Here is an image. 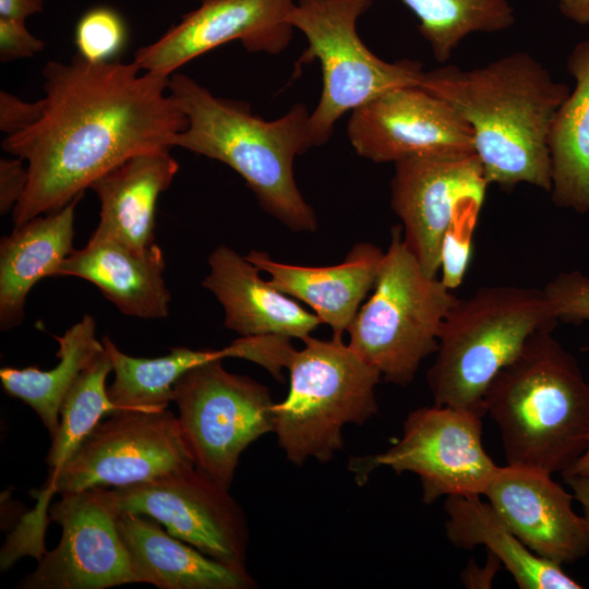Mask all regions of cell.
<instances>
[{"instance_id": "obj_1", "label": "cell", "mask_w": 589, "mask_h": 589, "mask_svg": "<svg viewBox=\"0 0 589 589\" xmlns=\"http://www.w3.org/2000/svg\"><path fill=\"white\" fill-rule=\"evenodd\" d=\"M38 119L5 135L2 148L27 163L28 183L12 211L14 227L61 209L130 157L169 152L187 119L169 77L134 62L46 64Z\"/></svg>"}, {"instance_id": "obj_2", "label": "cell", "mask_w": 589, "mask_h": 589, "mask_svg": "<svg viewBox=\"0 0 589 589\" xmlns=\"http://www.w3.org/2000/svg\"><path fill=\"white\" fill-rule=\"evenodd\" d=\"M420 87L449 104L470 125L489 184L528 183L550 192L548 136L570 93L527 51L470 70L446 65L423 72Z\"/></svg>"}, {"instance_id": "obj_3", "label": "cell", "mask_w": 589, "mask_h": 589, "mask_svg": "<svg viewBox=\"0 0 589 589\" xmlns=\"http://www.w3.org/2000/svg\"><path fill=\"white\" fill-rule=\"evenodd\" d=\"M168 88L187 119L175 146L228 165L244 179L260 206L290 230L316 229L315 214L293 175L296 156L309 149L310 112L303 104L266 121L247 104L216 97L185 74H172Z\"/></svg>"}, {"instance_id": "obj_4", "label": "cell", "mask_w": 589, "mask_h": 589, "mask_svg": "<svg viewBox=\"0 0 589 589\" xmlns=\"http://www.w3.org/2000/svg\"><path fill=\"white\" fill-rule=\"evenodd\" d=\"M484 409L508 465L563 476L588 446L589 383L550 329L534 333L497 373Z\"/></svg>"}, {"instance_id": "obj_5", "label": "cell", "mask_w": 589, "mask_h": 589, "mask_svg": "<svg viewBox=\"0 0 589 589\" xmlns=\"http://www.w3.org/2000/svg\"><path fill=\"white\" fill-rule=\"evenodd\" d=\"M557 322L543 289L491 286L457 299L428 371L434 405L484 416V396L493 378L534 333L553 330Z\"/></svg>"}, {"instance_id": "obj_6", "label": "cell", "mask_w": 589, "mask_h": 589, "mask_svg": "<svg viewBox=\"0 0 589 589\" xmlns=\"http://www.w3.org/2000/svg\"><path fill=\"white\" fill-rule=\"evenodd\" d=\"M288 363L289 389L274 404V431L293 465L309 458L329 461L344 447L342 428L364 424L377 412L375 387L381 373L342 336L322 340L311 335Z\"/></svg>"}, {"instance_id": "obj_7", "label": "cell", "mask_w": 589, "mask_h": 589, "mask_svg": "<svg viewBox=\"0 0 589 589\" xmlns=\"http://www.w3.org/2000/svg\"><path fill=\"white\" fill-rule=\"evenodd\" d=\"M369 300L348 327V345L395 385L411 383L422 361L435 353L443 323L457 297L429 276L392 229L390 242Z\"/></svg>"}, {"instance_id": "obj_8", "label": "cell", "mask_w": 589, "mask_h": 589, "mask_svg": "<svg viewBox=\"0 0 589 589\" xmlns=\"http://www.w3.org/2000/svg\"><path fill=\"white\" fill-rule=\"evenodd\" d=\"M372 0H297L288 23L304 34L300 62L317 59L323 87L306 125L309 148L325 144L347 111L404 86H420L423 70L414 61L387 62L374 55L357 32L358 19Z\"/></svg>"}, {"instance_id": "obj_9", "label": "cell", "mask_w": 589, "mask_h": 589, "mask_svg": "<svg viewBox=\"0 0 589 589\" xmlns=\"http://www.w3.org/2000/svg\"><path fill=\"white\" fill-rule=\"evenodd\" d=\"M221 361L182 374L172 401L195 467L229 490L243 450L274 431V402L266 386L228 372Z\"/></svg>"}, {"instance_id": "obj_10", "label": "cell", "mask_w": 589, "mask_h": 589, "mask_svg": "<svg viewBox=\"0 0 589 589\" xmlns=\"http://www.w3.org/2000/svg\"><path fill=\"white\" fill-rule=\"evenodd\" d=\"M482 417L449 406L418 408L407 416L402 436L394 446L352 457L348 469L359 484L378 467L416 473L425 504L441 496L484 495L498 466L484 450Z\"/></svg>"}, {"instance_id": "obj_11", "label": "cell", "mask_w": 589, "mask_h": 589, "mask_svg": "<svg viewBox=\"0 0 589 589\" xmlns=\"http://www.w3.org/2000/svg\"><path fill=\"white\" fill-rule=\"evenodd\" d=\"M71 457L49 474L43 493L119 488L195 466L177 416L170 410L121 409L109 413Z\"/></svg>"}, {"instance_id": "obj_12", "label": "cell", "mask_w": 589, "mask_h": 589, "mask_svg": "<svg viewBox=\"0 0 589 589\" xmlns=\"http://www.w3.org/2000/svg\"><path fill=\"white\" fill-rule=\"evenodd\" d=\"M121 512L147 515L207 556L247 569L249 529L241 506L195 466L113 488Z\"/></svg>"}, {"instance_id": "obj_13", "label": "cell", "mask_w": 589, "mask_h": 589, "mask_svg": "<svg viewBox=\"0 0 589 589\" xmlns=\"http://www.w3.org/2000/svg\"><path fill=\"white\" fill-rule=\"evenodd\" d=\"M49 507L62 529L59 544L46 552L21 589H105L134 584L118 530L121 514L112 486L64 493Z\"/></svg>"}, {"instance_id": "obj_14", "label": "cell", "mask_w": 589, "mask_h": 589, "mask_svg": "<svg viewBox=\"0 0 589 589\" xmlns=\"http://www.w3.org/2000/svg\"><path fill=\"white\" fill-rule=\"evenodd\" d=\"M390 206L402 224V240L424 272L437 277L447 232L478 216L486 188L476 153L411 157L394 164Z\"/></svg>"}, {"instance_id": "obj_15", "label": "cell", "mask_w": 589, "mask_h": 589, "mask_svg": "<svg viewBox=\"0 0 589 589\" xmlns=\"http://www.w3.org/2000/svg\"><path fill=\"white\" fill-rule=\"evenodd\" d=\"M347 135L357 154L374 163L474 153L470 125L420 86L388 91L351 111Z\"/></svg>"}, {"instance_id": "obj_16", "label": "cell", "mask_w": 589, "mask_h": 589, "mask_svg": "<svg viewBox=\"0 0 589 589\" xmlns=\"http://www.w3.org/2000/svg\"><path fill=\"white\" fill-rule=\"evenodd\" d=\"M200 5L156 41L140 48L134 63L170 75L188 61L232 40L251 52L276 55L292 37L287 15L294 0H200Z\"/></svg>"}, {"instance_id": "obj_17", "label": "cell", "mask_w": 589, "mask_h": 589, "mask_svg": "<svg viewBox=\"0 0 589 589\" xmlns=\"http://www.w3.org/2000/svg\"><path fill=\"white\" fill-rule=\"evenodd\" d=\"M539 469L498 467L484 495L510 531L533 553L574 563L589 552V530L572 507L574 495Z\"/></svg>"}, {"instance_id": "obj_18", "label": "cell", "mask_w": 589, "mask_h": 589, "mask_svg": "<svg viewBox=\"0 0 589 589\" xmlns=\"http://www.w3.org/2000/svg\"><path fill=\"white\" fill-rule=\"evenodd\" d=\"M164 272V253L156 243L141 249L94 231L84 248L57 266L52 277L88 280L125 315L164 318L171 300Z\"/></svg>"}, {"instance_id": "obj_19", "label": "cell", "mask_w": 589, "mask_h": 589, "mask_svg": "<svg viewBox=\"0 0 589 589\" xmlns=\"http://www.w3.org/2000/svg\"><path fill=\"white\" fill-rule=\"evenodd\" d=\"M202 286L225 311L224 325L240 336L278 335L303 340L320 318L260 276V269L227 245L208 257Z\"/></svg>"}, {"instance_id": "obj_20", "label": "cell", "mask_w": 589, "mask_h": 589, "mask_svg": "<svg viewBox=\"0 0 589 589\" xmlns=\"http://www.w3.org/2000/svg\"><path fill=\"white\" fill-rule=\"evenodd\" d=\"M384 252L372 243L360 242L341 263L329 266L280 263L257 250H251L245 257L268 274L274 287L308 304L333 335L342 336L374 287Z\"/></svg>"}, {"instance_id": "obj_21", "label": "cell", "mask_w": 589, "mask_h": 589, "mask_svg": "<svg viewBox=\"0 0 589 589\" xmlns=\"http://www.w3.org/2000/svg\"><path fill=\"white\" fill-rule=\"evenodd\" d=\"M118 530L127 549L135 584L159 589H250L247 569H237L202 553L164 530L143 514L121 512Z\"/></svg>"}, {"instance_id": "obj_22", "label": "cell", "mask_w": 589, "mask_h": 589, "mask_svg": "<svg viewBox=\"0 0 589 589\" xmlns=\"http://www.w3.org/2000/svg\"><path fill=\"white\" fill-rule=\"evenodd\" d=\"M76 197L56 212L14 227L0 241V328L22 323L26 297L33 286L52 277L73 251Z\"/></svg>"}, {"instance_id": "obj_23", "label": "cell", "mask_w": 589, "mask_h": 589, "mask_svg": "<svg viewBox=\"0 0 589 589\" xmlns=\"http://www.w3.org/2000/svg\"><path fill=\"white\" fill-rule=\"evenodd\" d=\"M178 170L169 152H158L130 157L99 176L89 187L100 204L95 231L141 249L154 244L156 203Z\"/></svg>"}, {"instance_id": "obj_24", "label": "cell", "mask_w": 589, "mask_h": 589, "mask_svg": "<svg viewBox=\"0 0 589 589\" xmlns=\"http://www.w3.org/2000/svg\"><path fill=\"white\" fill-rule=\"evenodd\" d=\"M446 536L464 550L484 545L512 574L521 589H580L560 564L528 549L506 526L490 503L479 495H449L445 500Z\"/></svg>"}, {"instance_id": "obj_25", "label": "cell", "mask_w": 589, "mask_h": 589, "mask_svg": "<svg viewBox=\"0 0 589 589\" xmlns=\"http://www.w3.org/2000/svg\"><path fill=\"white\" fill-rule=\"evenodd\" d=\"M575 88L557 109L549 132L552 200L555 205L589 212V39L567 58Z\"/></svg>"}, {"instance_id": "obj_26", "label": "cell", "mask_w": 589, "mask_h": 589, "mask_svg": "<svg viewBox=\"0 0 589 589\" xmlns=\"http://www.w3.org/2000/svg\"><path fill=\"white\" fill-rule=\"evenodd\" d=\"M55 338L59 344L56 352L59 362L55 368L48 371L35 366L0 370L3 389L37 413L50 438L58 428L60 407L68 390L82 370L104 350L103 341L96 337V322L88 314Z\"/></svg>"}, {"instance_id": "obj_27", "label": "cell", "mask_w": 589, "mask_h": 589, "mask_svg": "<svg viewBox=\"0 0 589 589\" xmlns=\"http://www.w3.org/2000/svg\"><path fill=\"white\" fill-rule=\"evenodd\" d=\"M101 341L115 373L107 395L120 410L166 409L173 400V385L188 370L213 360L231 358L229 346L200 350L175 347L164 357L135 358L122 352L108 336Z\"/></svg>"}, {"instance_id": "obj_28", "label": "cell", "mask_w": 589, "mask_h": 589, "mask_svg": "<svg viewBox=\"0 0 589 589\" xmlns=\"http://www.w3.org/2000/svg\"><path fill=\"white\" fill-rule=\"evenodd\" d=\"M419 20V31L438 62L447 61L473 33L510 28L515 11L509 0H401Z\"/></svg>"}, {"instance_id": "obj_29", "label": "cell", "mask_w": 589, "mask_h": 589, "mask_svg": "<svg viewBox=\"0 0 589 589\" xmlns=\"http://www.w3.org/2000/svg\"><path fill=\"white\" fill-rule=\"evenodd\" d=\"M112 364L100 351L80 373L67 395L59 413V424L51 437L46 457L49 474L57 471L73 454L83 438L105 413L120 410L107 395L106 377Z\"/></svg>"}, {"instance_id": "obj_30", "label": "cell", "mask_w": 589, "mask_h": 589, "mask_svg": "<svg viewBox=\"0 0 589 589\" xmlns=\"http://www.w3.org/2000/svg\"><path fill=\"white\" fill-rule=\"evenodd\" d=\"M125 25L120 15L105 7L87 11L75 28V46L82 58L89 62H108L124 46Z\"/></svg>"}, {"instance_id": "obj_31", "label": "cell", "mask_w": 589, "mask_h": 589, "mask_svg": "<svg viewBox=\"0 0 589 589\" xmlns=\"http://www.w3.org/2000/svg\"><path fill=\"white\" fill-rule=\"evenodd\" d=\"M543 291L557 321L589 323V276L577 271L562 273Z\"/></svg>"}, {"instance_id": "obj_32", "label": "cell", "mask_w": 589, "mask_h": 589, "mask_svg": "<svg viewBox=\"0 0 589 589\" xmlns=\"http://www.w3.org/2000/svg\"><path fill=\"white\" fill-rule=\"evenodd\" d=\"M478 216L457 220L447 232L441 254V280L450 290L462 281L471 252V230Z\"/></svg>"}, {"instance_id": "obj_33", "label": "cell", "mask_w": 589, "mask_h": 589, "mask_svg": "<svg viewBox=\"0 0 589 589\" xmlns=\"http://www.w3.org/2000/svg\"><path fill=\"white\" fill-rule=\"evenodd\" d=\"M44 41L32 35L25 21L0 17V59L29 58L43 50Z\"/></svg>"}, {"instance_id": "obj_34", "label": "cell", "mask_w": 589, "mask_h": 589, "mask_svg": "<svg viewBox=\"0 0 589 589\" xmlns=\"http://www.w3.org/2000/svg\"><path fill=\"white\" fill-rule=\"evenodd\" d=\"M23 159L1 158L0 160V213L12 212L25 193L28 183L27 166Z\"/></svg>"}, {"instance_id": "obj_35", "label": "cell", "mask_w": 589, "mask_h": 589, "mask_svg": "<svg viewBox=\"0 0 589 589\" xmlns=\"http://www.w3.org/2000/svg\"><path fill=\"white\" fill-rule=\"evenodd\" d=\"M40 113V99L29 103L2 91L0 93V129L11 135L33 124Z\"/></svg>"}, {"instance_id": "obj_36", "label": "cell", "mask_w": 589, "mask_h": 589, "mask_svg": "<svg viewBox=\"0 0 589 589\" xmlns=\"http://www.w3.org/2000/svg\"><path fill=\"white\" fill-rule=\"evenodd\" d=\"M489 562L485 566L477 568L468 566L462 573V580L470 588H490L494 574L503 566L501 561L493 554L489 553Z\"/></svg>"}, {"instance_id": "obj_37", "label": "cell", "mask_w": 589, "mask_h": 589, "mask_svg": "<svg viewBox=\"0 0 589 589\" xmlns=\"http://www.w3.org/2000/svg\"><path fill=\"white\" fill-rule=\"evenodd\" d=\"M46 0H0V17L25 21L39 13Z\"/></svg>"}, {"instance_id": "obj_38", "label": "cell", "mask_w": 589, "mask_h": 589, "mask_svg": "<svg viewBox=\"0 0 589 589\" xmlns=\"http://www.w3.org/2000/svg\"><path fill=\"white\" fill-rule=\"evenodd\" d=\"M563 479L572 489L574 498L581 505L582 517L589 530V477L568 474L564 476Z\"/></svg>"}, {"instance_id": "obj_39", "label": "cell", "mask_w": 589, "mask_h": 589, "mask_svg": "<svg viewBox=\"0 0 589 589\" xmlns=\"http://www.w3.org/2000/svg\"><path fill=\"white\" fill-rule=\"evenodd\" d=\"M558 8L570 21L582 25L589 24V0H560Z\"/></svg>"}, {"instance_id": "obj_40", "label": "cell", "mask_w": 589, "mask_h": 589, "mask_svg": "<svg viewBox=\"0 0 589 589\" xmlns=\"http://www.w3.org/2000/svg\"><path fill=\"white\" fill-rule=\"evenodd\" d=\"M568 474H580L589 477V438L588 446L584 454L578 458V460L573 465V467L563 474V477Z\"/></svg>"}]
</instances>
